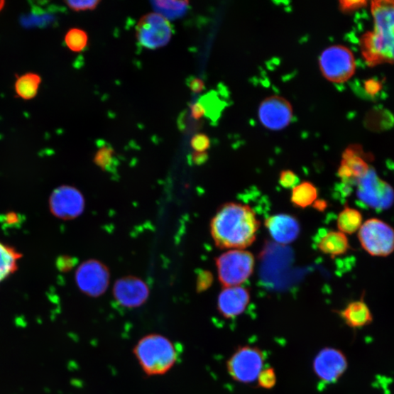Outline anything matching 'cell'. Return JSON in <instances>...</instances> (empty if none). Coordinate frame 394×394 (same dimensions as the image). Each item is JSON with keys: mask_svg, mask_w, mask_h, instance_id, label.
<instances>
[{"mask_svg": "<svg viewBox=\"0 0 394 394\" xmlns=\"http://www.w3.org/2000/svg\"><path fill=\"white\" fill-rule=\"evenodd\" d=\"M260 225L250 206L228 202L218 209L210 222V232L218 248L244 250L255 242Z\"/></svg>", "mask_w": 394, "mask_h": 394, "instance_id": "cell-1", "label": "cell"}, {"mask_svg": "<svg viewBox=\"0 0 394 394\" xmlns=\"http://www.w3.org/2000/svg\"><path fill=\"white\" fill-rule=\"evenodd\" d=\"M374 31L360 39L361 54L368 65L394 64V1L372 2Z\"/></svg>", "mask_w": 394, "mask_h": 394, "instance_id": "cell-2", "label": "cell"}, {"mask_svg": "<svg viewBox=\"0 0 394 394\" xmlns=\"http://www.w3.org/2000/svg\"><path fill=\"white\" fill-rule=\"evenodd\" d=\"M143 371L148 376L167 373L175 365L177 354L172 341L157 334L143 337L134 349Z\"/></svg>", "mask_w": 394, "mask_h": 394, "instance_id": "cell-3", "label": "cell"}, {"mask_svg": "<svg viewBox=\"0 0 394 394\" xmlns=\"http://www.w3.org/2000/svg\"><path fill=\"white\" fill-rule=\"evenodd\" d=\"M216 263L221 284L224 288L238 286L252 275L255 258L249 251L234 249L219 256Z\"/></svg>", "mask_w": 394, "mask_h": 394, "instance_id": "cell-4", "label": "cell"}, {"mask_svg": "<svg viewBox=\"0 0 394 394\" xmlns=\"http://www.w3.org/2000/svg\"><path fill=\"white\" fill-rule=\"evenodd\" d=\"M323 76L334 84L345 83L356 72V60L352 51L341 45H331L324 50L319 60Z\"/></svg>", "mask_w": 394, "mask_h": 394, "instance_id": "cell-5", "label": "cell"}, {"mask_svg": "<svg viewBox=\"0 0 394 394\" xmlns=\"http://www.w3.org/2000/svg\"><path fill=\"white\" fill-rule=\"evenodd\" d=\"M358 236L362 248L373 256L385 257L394 251V229L381 219L366 221Z\"/></svg>", "mask_w": 394, "mask_h": 394, "instance_id": "cell-6", "label": "cell"}, {"mask_svg": "<svg viewBox=\"0 0 394 394\" xmlns=\"http://www.w3.org/2000/svg\"><path fill=\"white\" fill-rule=\"evenodd\" d=\"M265 355L253 346H241L236 349L227 361V371L231 378L240 383H253L262 371Z\"/></svg>", "mask_w": 394, "mask_h": 394, "instance_id": "cell-7", "label": "cell"}, {"mask_svg": "<svg viewBox=\"0 0 394 394\" xmlns=\"http://www.w3.org/2000/svg\"><path fill=\"white\" fill-rule=\"evenodd\" d=\"M173 35L170 21L156 13L144 15L139 20L136 28V38L140 44L154 50L168 44Z\"/></svg>", "mask_w": 394, "mask_h": 394, "instance_id": "cell-8", "label": "cell"}, {"mask_svg": "<svg viewBox=\"0 0 394 394\" xmlns=\"http://www.w3.org/2000/svg\"><path fill=\"white\" fill-rule=\"evenodd\" d=\"M357 197L366 205L376 209H388L394 200L392 187L378 176L371 168L357 182Z\"/></svg>", "mask_w": 394, "mask_h": 394, "instance_id": "cell-9", "label": "cell"}, {"mask_svg": "<svg viewBox=\"0 0 394 394\" xmlns=\"http://www.w3.org/2000/svg\"><path fill=\"white\" fill-rule=\"evenodd\" d=\"M75 280L77 287L84 294L91 297H98L107 291L110 283V272L101 261L90 259L78 267Z\"/></svg>", "mask_w": 394, "mask_h": 394, "instance_id": "cell-10", "label": "cell"}, {"mask_svg": "<svg viewBox=\"0 0 394 394\" xmlns=\"http://www.w3.org/2000/svg\"><path fill=\"white\" fill-rule=\"evenodd\" d=\"M349 367L346 354L335 348H325L314 357L312 369L315 376L326 384L336 383Z\"/></svg>", "mask_w": 394, "mask_h": 394, "instance_id": "cell-11", "label": "cell"}, {"mask_svg": "<svg viewBox=\"0 0 394 394\" xmlns=\"http://www.w3.org/2000/svg\"><path fill=\"white\" fill-rule=\"evenodd\" d=\"M258 116L261 124L266 128L273 131L282 130L292 121V105L285 98L273 95L260 103Z\"/></svg>", "mask_w": 394, "mask_h": 394, "instance_id": "cell-12", "label": "cell"}, {"mask_svg": "<svg viewBox=\"0 0 394 394\" xmlns=\"http://www.w3.org/2000/svg\"><path fill=\"white\" fill-rule=\"evenodd\" d=\"M50 212L62 220H72L80 217L85 208V199L75 187L63 186L56 189L49 199Z\"/></svg>", "mask_w": 394, "mask_h": 394, "instance_id": "cell-13", "label": "cell"}, {"mask_svg": "<svg viewBox=\"0 0 394 394\" xmlns=\"http://www.w3.org/2000/svg\"><path fill=\"white\" fill-rule=\"evenodd\" d=\"M113 292L118 304L130 309L142 306L150 294L147 284L135 276H126L119 279L114 285Z\"/></svg>", "mask_w": 394, "mask_h": 394, "instance_id": "cell-14", "label": "cell"}, {"mask_svg": "<svg viewBox=\"0 0 394 394\" xmlns=\"http://www.w3.org/2000/svg\"><path fill=\"white\" fill-rule=\"evenodd\" d=\"M369 160V156L364 153L361 146L348 147L341 155L338 169L339 178L346 183L357 184L371 168L368 164Z\"/></svg>", "mask_w": 394, "mask_h": 394, "instance_id": "cell-15", "label": "cell"}, {"mask_svg": "<svg viewBox=\"0 0 394 394\" xmlns=\"http://www.w3.org/2000/svg\"><path fill=\"white\" fill-rule=\"evenodd\" d=\"M250 300V292L246 288L240 285L226 287L219 296L218 310L224 318L233 319L245 312Z\"/></svg>", "mask_w": 394, "mask_h": 394, "instance_id": "cell-16", "label": "cell"}, {"mask_svg": "<svg viewBox=\"0 0 394 394\" xmlns=\"http://www.w3.org/2000/svg\"><path fill=\"white\" fill-rule=\"evenodd\" d=\"M265 225L272 238L278 243L290 244L295 241L300 233L297 219L290 215L278 214L268 217Z\"/></svg>", "mask_w": 394, "mask_h": 394, "instance_id": "cell-17", "label": "cell"}, {"mask_svg": "<svg viewBox=\"0 0 394 394\" xmlns=\"http://www.w3.org/2000/svg\"><path fill=\"white\" fill-rule=\"evenodd\" d=\"M336 312L346 326L354 330L370 326L374 321L373 314L364 300V294L359 300L351 302Z\"/></svg>", "mask_w": 394, "mask_h": 394, "instance_id": "cell-18", "label": "cell"}, {"mask_svg": "<svg viewBox=\"0 0 394 394\" xmlns=\"http://www.w3.org/2000/svg\"><path fill=\"white\" fill-rule=\"evenodd\" d=\"M318 248L323 253L335 257L346 253L350 245L346 234L339 231H330L322 236Z\"/></svg>", "mask_w": 394, "mask_h": 394, "instance_id": "cell-19", "label": "cell"}, {"mask_svg": "<svg viewBox=\"0 0 394 394\" xmlns=\"http://www.w3.org/2000/svg\"><path fill=\"white\" fill-rule=\"evenodd\" d=\"M336 224L339 231L353 234L362 226L363 217L359 210L346 205L338 216Z\"/></svg>", "mask_w": 394, "mask_h": 394, "instance_id": "cell-20", "label": "cell"}, {"mask_svg": "<svg viewBox=\"0 0 394 394\" xmlns=\"http://www.w3.org/2000/svg\"><path fill=\"white\" fill-rule=\"evenodd\" d=\"M319 192L313 184L304 181L292 190L291 200L292 204L300 208H306L318 199Z\"/></svg>", "mask_w": 394, "mask_h": 394, "instance_id": "cell-21", "label": "cell"}, {"mask_svg": "<svg viewBox=\"0 0 394 394\" xmlns=\"http://www.w3.org/2000/svg\"><path fill=\"white\" fill-rule=\"evenodd\" d=\"M21 256L13 248L0 243V282L17 270V263Z\"/></svg>", "mask_w": 394, "mask_h": 394, "instance_id": "cell-22", "label": "cell"}, {"mask_svg": "<svg viewBox=\"0 0 394 394\" xmlns=\"http://www.w3.org/2000/svg\"><path fill=\"white\" fill-rule=\"evenodd\" d=\"M41 81V77L34 73H28L21 76L15 84L16 94L23 99L34 98L38 93Z\"/></svg>", "mask_w": 394, "mask_h": 394, "instance_id": "cell-23", "label": "cell"}, {"mask_svg": "<svg viewBox=\"0 0 394 394\" xmlns=\"http://www.w3.org/2000/svg\"><path fill=\"white\" fill-rule=\"evenodd\" d=\"M153 8L168 21L180 18L188 11L190 3L187 1H153Z\"/></svg>", "mask_w": 394, "mask_h": 394, "instance_id": "cell-24", "label": "cell"}, {"mask_svg": "<svg viewBox=\"0 0 394 394\" xmlns=\"http://www.w3.org/2000/svg\"><path fill=\"white\" fill-rule=\"evenodd\" d=\"M66 45L73 52H82L89 43L88 34L83 30L73 28L70 30L65 35Z\"/></svg>", "mask_w": 394, "mask_h": 394, "instance_id": "cell-25", "label": "cell"}, {"mask_svg": "<svg viewBox=\"0 0 394 394\" xmlns=\"http://www.w3.org/2000/svg\"><path fill=\"white\" fill-rule=\"evenodd\" d=\"M115 151L110 146L101 147L96 153L94 163L102 170H109L114 162Z\"/></svg>", "mask_w": 394, "mask_h": 394, "instance_id": "cell-26", "label": "cell"}, {"mask_svg": "<svg viewBox=\"0 0 394 394\" xmlns=\"http://www.w3.org/2000/svg\"><path fill=\"white\" fill-rule=\"evenodd\" d=\"M258 385L265 389L273 388L277 382V377L273 368H267L263 370L259 374L258 378Z\"/></svg>", "mask_w": 394, "mask_h": 394, "instance_id": "cell-27", "label": "cell"}, {"mask_svg": "<svg viewBox=\"0 0 394 394\" xmlns=\"http://www.w3.org/2000/svg\"><path fill=\"white\" fill-rule=\"evenodd\" d=\"M280 184L285 189L295 188L298 185L300 179L296 173L292 170H283L280 175Z\"/></svg>", "mask_w": 394, "mask_h": 394, "instance_id": "cell-28", "label": "cell"}, {"mask_svg": "<svg viewBox=\"0 0 394 394\" xmlns=\"http://www.w3.org/2000/svg\"><path fill=\"white\" fill-rule=\"evenodd\" d=\"M100 1H66L65 4L73 11H93L99 6Z\"/></svg>", "mask_w": 394, "mask_h": 394, "instance_id": "cell-29", "label": "cell"}, {"mask_svg": "<svg viewBox=\"0 0 394 394\" xmlns=\"http://www.w3.org/2000/svg\"><path fill=\"white\" fill-rule=\"evenodd\" d=\"M339 10L344 13H351L358 11L363 7L367 6V2L359 1V0H356V1H353V0H343V1H339Z\"/></svg>", "mask_w": 394, "mask_h": 394, "instance_id": "cell-30", "label": "cell"}, {"mask_svg": "<svg viewBox=\"0 0 394 394\" xmlns=\"http://www.w3.org/2000/svg\"><path fill=\"white\" fill-rule=\"evenodd\" d=\"M191 146L195 151L204 152L210 146V140L205 134H197L192 138Z\"/></svg>", "mask_w": 394, "mask_h": 394, "instance_id": "cell-31", "label": "cell"}, {"mask_svg": "<svg viewBox=\"0 0 394 394\" xmlns=\"http://www.w3.org/2000/svg\"><path fill=\"white\" fill-rule=\"evenodd\" d=\"M214 282V276L212 273L209 271L202 270L199 273L197 278V288L199 292H202L207 290L212 286Z\"/></svg>", "mask_w": 394, "mask_h": 394, "instance_id": "cell-32", "label": "cell"}, {"mask_svg": "<svg viewBox=\"0 0 394 394\" xmlns=\"http://www.w3.org/2000/svg\"><path fill=\"white\" fill-rule=\"evenodd\" d=\"M364 90L366 94L374 97L380 93L383 87L381 82L375 78L368 79L363 84Z\"/></svg>", "mask_w": 394, "mask_h": 394, "instance_id": "cell-33", "label": "cell"}, {"mask_svg": "<svg viewBox=\"0 0 394 394\" xmlns=\"http://www.w3.org/2000/svg\"><path fill=\"white\" fill-rule=\"evenodd\" d=\"M187 85L195 94H199L205 89L204 82L199 77H191L189 78Z\"/></svg>", "mask_w": 394, "mask_h": 394, "instance_id": "cell-34", "label": "cell"}, {"mask_svg": "<svg viewBox=\"0 0 394 394\" xmlns=\"http://www.w3.org/2000/svg\"><path fill=\"white\" fill-rule=\"evenodd\" d=\"M76 260L69 256L60 257L58 261V267L62 272H67L75 266Z\"/></svg>", "mask_w": 394, "mask_h": 394, "instance_id": "cell-35", "label": "cell"}, {"mask_svg": "<svg viewBox=\"0 0 394 394\" xmlns=\"http://www.w3.org/2000/svg\"><path fill=\"white\" fill-rule=\"evenodd\" d=\"M191 111L192 116L195 120H199L206 114L205 108L200 101H198L192 105Z\"/></svg>", "mask_w": 394, "mask_h": 394, "instance_id": "cell-36", "label": "cell"}, {"mask_svg": "<svg viewBox=\"0 0 394 394\" xmlns=\"http://www.w3.org/2000/svg\"><path fill=\"white\" fill-rule=\"evenodd\" d=\"M192 160L194 164L201 165L204 164L208 160V153L204 152L195 151L192 155Z\"/></svg>", "mask_w": 394, "mask_h": 394, "instance_id": "cell-37", "label": "cell"}, {"mask_svg": "<svg viewBox=\"0 0 394 394\" xmlns=\"http://www.w3.org/2000/svg\"><path fill=\"white\" fill-rule=\"evenodd\" d=\"M314 208H317V209L320 210V212H322V210H324L326 209L327 204L325 201L317 200L314 202Z\"/></svg>", "mask_w": 394, "mask_h": 394, "instance_id": "cell-38", "label": "cell"}, {"mask_svg": "<svg viewBox=\"0 0 394 394\" xmlns=\"http://www.w3.org/2000/svg\"><path fill=\"white\" fill-rule=\"evenodd\" d=\"M5 4H6L5 1H3V0H0V11L3 10V9L5 6Z\"/></svg>", "mask_w": 394, "mask_h": 394, "instance_id": "cell-39", "label": "cell"}]
</instances>
